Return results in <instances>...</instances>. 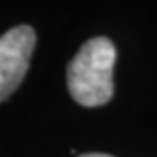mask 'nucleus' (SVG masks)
I'll return each mask as SVG.
<instances>
[{
  "instance_id": "obj_1",
  "label": "nucleus",
  "mask_w": 157,
  "mask_h": 157,
  "mask_svg": "<svg viewBox=\"0 0 157 157\" xmlns=\"http://www.w3.org/2000/svg\"><path fill=\"white\" fill-rule=\"evenodd\" d=\"M116 46L110 38L97 36L87 40L76 53L66 70L70 97L85 108H97L114 97Z\"/></svg>"
},
{
  "instance_id": "obj_2",
  "label": "nucleus",
  "mask_w": 157,
  "mask_h": 157,
  "mask_svg": "<svg viewBox=\"0 0 157 157\" xmlns=\"http://www.w3.org/2000/svg\"><path fill=\"white\" fill-rule=\"evenodd\" d=\"M36 34L27 25L10 29L0 36V102L12 95L29 70Z\"/></svg>"
},
{
  "instance_id": "obj_3",
  "label": "nucleus",
  "mask_w": 157,
  "mask_h": 157,
  "mask_svg": "<svg viewBox=\"0 0 157 157\" xmlns=\"http://www.w3.org/2000/svg\"><path fill=\"white\" fill-rule=\"evenodd\" d=\"M80 157H112V155H108V153H85Z\"/></svg>"
}]
</instances>
